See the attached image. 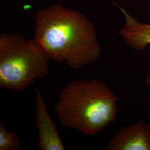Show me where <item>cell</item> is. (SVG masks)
Here are the masks:
<instances>
[{
	"label": "cell",
	"mask_w": 150,
	"mask_h": 150,
	"mask_svg": "<svg viewBox=\"0 0 150 150\" xmlns=\"http://www.w3.org/2000/svg\"><path fill=\"white\" fill-rule=\"evenodd\" d=\"M21 141L18 136L6 129L2 122H0V150H20Z\"/></svg>",
	"instance_id": "52a82bcc"
},
{
	"label": "cell",
	"mask_w": 150,
	"mask_h": 150,
	"mask_svg": "<svg viewBox=\"0 0 150 150\" xmlns=\"http://www.w3.org/2000/svg\"><path fill=\"white\" fill-rule=\"evenodd\" d=\"M117 102V97L101 81H75L61 89L54 110L63 127L96 135L115 121Z\"/></svg>",
	"instance_id": "7a4b0ae2"
},
{
	"label": "cell",
	"mask_w": 150,
	"mask_h": 150,
	"mask_svg": "<svg viewBox=\"0 0 150 150\" xmlns=\"http://www.w3.org/2000/svg\"><path fill=\"white\" fill-rule=\"evenodd\" d=\"M146 82L147 83L149 86H150V75H149L146 80Z\"/></svg>",
	"instance_id": "ba28073f"
},
{
	"label": "cell",
	"mask_w": 150,
	"mask_h": 150,
	"mask_svg": "<svg viewBox=\"0 0 150 150\" xmlns=\"http://www.w3.org/2000/svg\"><path fill=\"white\" fill-rule=\"evenodd\" d=\"M35 22L33 40L48 59L79 69L100 57L96 29L80 12L56 4L38 10Z\"/></svg>",
	"instance_id": "6da1fadb"
},
{
	"label": "cell",
	"mask_w": 150,
	"mask_h": 150,
	"mask_svg": "<svg viewBox=\"0 0 150 150\" xmlns=\"http://www.w3.org/2000/svg\"><path fill=\"white\" fill-rule=\"evenodd\" d=\"M36 123L38 131V149L40 150H64L56 125L48 114L43 95L36 90Z\"/></svg>",
	"instance_id": "277c9868"
},
{
	"label": "cell",
	"mask_w": 150,
	"mask_h": 150,
	"mask_svg": "<svg viewBox=\"0 0 150 150\" xmlns=\"http://www.w3.org/2000/svg\"><path fill=\"white\" fill-rule=\"evenodd\" d=\"M106 150H150V126L143 121L120 129L107 145Z\"/></svg>",
	"instance_id": "5b68a950"
},
{
	"label": "cell",
	"mask_w": 150,
	"mask_h": 150,
	"mask_svg": "<svg viewBox=\"0 0 150 150\" xmlns=\"http://www.w3.org/2000/svg\"><path fill=\"white\" fill-rule=\"evenodd\" d=\"M48 59L33 40L18 33L0 36V86L22 92L48 75Z\"/></svg>",
	"instance_id": "3957f363"
},
{
	"label": "cell",
	"mask_w": 150,
	"mask_h": 150,
	"mask_svg": "<svg viewBox=\"0 0 150 150\" xmlns=\"http://www.w3.org/2000/svg\"><path fill=\"white\" fill-rule=\"evenodd\" d=\"M125 16L123 27L118 31L126 43L135 50L142 51L150 44V25L140 23L121 8Z\"/></svg>",
	"instance_id": "8992f818"
}]
</instances>
